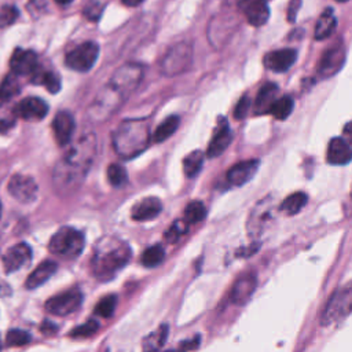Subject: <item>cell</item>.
Returning a JSON list of instances; mask_svg holds the SVG:
<instances>
[{
	"instance_id": "49",
	"label": "cell",
	"mask_w": 352,
	"mask_h": 352,
	"mask_svg": "<svg viewBox=\"0 0 352 352\" xmlns=\"http://www.w3.org/2000/svg\"><path fill=\"white\" fill-rule=\"evenodd\" d=\"M58 4H60V6H67V4H70L72 1H74V0H55Z\"/></svg>"
},
{
	"instance_id": "48",
	"label": "cell",
	"mask_w": 352,
	"mask_h": 352,
	"mask_svg": "<svg viewBox=\"0 0 352 352\" xmlns=\"http://www.w3.org/2000/svg\"><path fill=\"white\" fill-rule=\"evenodd\" d=\"M125 6H128V7H136V6H139L140 3H143V0H121Z\"/></svg>"
},
{
	"instance_id": "28",
	"label": "cell",
	"mask_w": 352,
	"mask_h": 352,
	"mask_svg": "<svg viewBox=\"0 0 352 352\" xmlns=\"http://www.w3.org/2000/svg\"><path fill=\"white\" fill-rule=\"evenodd\" d=\"M308 201V197L305 192L302 191H297V192H293L290 194L287 198H285L279 206L280 212L286 213L287 216H293L296 213H298L307 204Z\"/></svg>"
},
{
	"instance_id": "31",
	"label": "cell",
	"mask_w": 352,
	"mask_h": 352,
	"mask_svg": "<svg viewBox=\"0 0 352 352\" xmlns=\"http://www.w3.org/2000/svg\"><path fill=\"white\" fill-rule=\"evenodd\" d=\"M166 336H168V326L162 324L158 330H155L154 333H151L144 338L143 341L144 352H158L160 348L166 341Z\"/></svg>"
},
{
	"instance_id": "36",
	"label": "cell",
	"mask_w": 352,
	"mask_h": 352,
	"mask_svg": "<svg viewBox=\"0 0 352 352\" xmlns=\"http://www.w3.org/2000/svg\"><path fill=\"white\" fill-rule=\"evenodd\" d=\"M128 175L125 169L118 164H111L107 166V180L114 187H121L126 183Z\"/></svg>"
},
{
	"instance_id": "13",
	"label": "cell",
	"mask_w": 352,
	"mask_h": 352,
	"mask_svg": "<svg viewBox=\"0 0 352 352\" xmlns=\"http://www.w3.org/2000/svg\"><path fill=\"white\" fill-rule=\"evenodd\" d=\"M10 67L15 76H32L38 69L37 55L30 50L16 48L10 59Z\"/></svg>"
},
{
	"instance_id": "19",
	"label": "cell",
	"mask_w": 352,
	"mask_h": 352,
	"mask_svg": "<svg viewBox=\"0 0 352 352\" xmlns=\"http://www.w3.org/2000/svg\"><path fill=\"white\" fill-rule=\"evenodd\" d=\"M257 286V278L253 274L239 276L231 289V301L235 305H243L249 301Z\"/></svg>"
},
{
	"instance_id": "41",
	"label": "cell",
	"mask_w": 352,
	"mask_h": 352,
	"mask_svg": "<svg viewBox=\"0 0 352 352\" xmlns=\"http://www.w3.org/2000/svg\"><path fill=\"white\" fill-rule=\"evenodd\" d=\"M186 231H187V223L184 221V220H177V221H175L170 227H169V230L165 232V239L168 241V242H170V243H173V242H176L183 234H186Z\"/></svg>"
},
{
	"instance_id": "39",
	"label": "cell",
	"mask_w": 352,
	"mask_h": 352,
	"mask_svg": "<svg viewBox=\"0 0 352 352\" xmlns=\"http://www.w3.org/2000/svg\"><path fill=\"white\" fill-rule=\"evenodd\" d=\"M30 341V334L21 329H12L7 333L6 344L7 346H22Z\"/></svg>"
},
{
	"instance_id": "21",
	"label": "cell",
	"mask_w": 352,
	"mask_h": 352,
	"mask_svg": "<svg viewBox=\"0 0 352 352\" xmlns=\"http://www.w3.org/2000/svg\"><path fill=\"white\" fill-rule=\"evenodd\" d=\"M260 166L258 160H248L235 164L227 172V180L232 186H242L248 183L257 172Z\"/></svg>"
},
{
	"instance_id": "30",
	"label": "cell",
	"mask_w": 352,
	"mask_h": 352,
	"mask_svg": "<svg viewBox=\"0 0 352 352\" xmlns=\"http://www.w3.org/2000/svg\"><path fill=\"white\" fill-rule=\"evenodd\" d=\"M204 164V153L199 150H194L190 154H187L183 160V170L186 176L194 177L199 173Z\"/></svg>"
},
{
	"instance_id": "7",
	"label": "cell",
	"mask_w": 352,
	"mask_h": 352,
	"mask_svg": "<svg viewBox=\"0 0 352 352\" xmlns=\"http://www.w3.org/2000/svg\"><path fill=\"white\" fill-rule=\"evenodd\" d=\"M192 62V50L187 43H179L169 50L161 62V73L165 76H176L184 73Z\"/></svg>"
},
{
	"instance_id": "45",
	"label": "cell",
	"mask_w": 352,
	"mask_h": 352,
	"mask_svg": "<svg viewBox=\"0 0 352 352\" xmlns=\"http://www.w3.org/2000/svg\"><path fill=\"white\" fill-rule=\"evenodd\" d=\"M300 6H301V0H290L289 8H287V19L290 22L296 21V16H297V12L300 10Z\"/></svg>"
},
{
	"instance_id": "5",
	"label": "cell",
	"mask_w": 352,
	"mask_h": 352,
	"mask_svg": "<svg viewBox=\"0 0 352 352\" xmlns=\"http://www.w3.org/2000/svg\"><path fill=\"white\" fill-rule=\"evenodd\" d=\"M84 243L85 239L81 231L73 227H62L51 236L48 249L56 256L65 258H76L81 254Z\"/></svg>"
},
{
	"instance_id": "4",
	"label": "cell",
	"mask_w": 352,
	"mask_h": 352,
	"mask_svg": "<svg viewBox=\"0 0 352 352\" xmlns=\"http://www.w3.org/2000/svg\"><path fill=\"white\" fill-rule=\"evenodd\" d=\"M148 126L142 120H128L118 125L113 133V146L116 153L129 160L139 155L148 144Z\"/></svg>"
},
{
	"instance_id": "22",
	"label": "cell",
	"mask_w": 352,
	"mask_h": 352,
	"mask_svg": "<svg viewBox=\"0 0 352 352\" xmlns=\"http://www.w3.org/2000/svg\"><path fill=\"white\" fill-rule=\"evenodd\" d=\"M162 210V204L157 197H147L140 199L131 209V217L136 221H146L154 219Z\"/></svg>"
},
{
	"instance_id": "46",
	"label": "cell",
	"mask_w": 352,
	"mask_h": 352,
	"mask_svg": "<svg viewBox=\"0 0 352 352\" xmlns=\"http://www.w3.org/2000/svg\"><path fill=\"white\" fill-rule=\"evenodd\" d=\"M41 330H43V333H45V334H52V333L56 331V326L52 324V323H50V322H45V323L43 324Z\"/></svg>"
},
{
	"instance_id": "38",
	"label": "cell",
	"mask_w": 352,
	"mask_h": 352,
	"mask_svg": "<svg viewBox=\"0 0 352 352\" xmlns=\"http://www.w3.org/2000/svg\"><path fill=\"white\" fill-rule=\"evenodd\" d=\"M99 329V323L95 319H89L85 323L74 327L70 333V337L73 338H85V337H91L92 334L96 333V330Z\"/></svg>"
},
{
	"instance_id": "51",
	"label": "cell",
	"mask_w": 352,
	"mask_h": 352,
	"mask_svg": "<svg viewBox=\"0 0 352 352\" xmlns=\"http://www.w3.org/2000/svg\"><path fill=\"white\" fill-rule=\"evenodd\" d=\"M166 352H180V351H166Z\"/></svg>"
},
{
	"instance_id": "52",
	"label": "cell",
	"mask_w": 352,
	"mask_h": 352,
	"mask_svg": "<svg viewBox=\"0 0 352 352\" xmlns=\"http://www.w3.org/2000/svg\"><path fill=\"white\" fill-rule=\"evenodd\" d=\"M0 213H1V204H0Z\"/></svg>"
},
{
	"instance_id": "23",
	"label": "cell",
	"mask_w": 352,
	"mask_h": 352,
	"mask_svg": "<svg viewBox=\"0 0 352 352\" xmlns=\"http://www.w3.org/2000/svg\"><path fill=\"white\" fill-rule=\"evenodd\" d=\"M326 160L331 165H346L351 161V147L344 138H333L329 142Z\"/></svg>"
},
{
	"instance_id": "6",
	"label": "cell",
	"mask_w": 352,
	"mask_h": 352,
	"mask_svg": "<svg viewBox=\"0 0 352 352\" xmlns=\"http://www.w3.org/2000/svg\"><path fill=\"white\" fill-rule=\"evenodd\" d=\"M351 308H352V287L351 285H346L344 287H340L330 296L323 309V314L320 316V324L330 326L344 319L345 316L349 315Z\"/></svg>"
},
{
	"instance_id": "37",
	"label": "cell",
	"mask_w": 352,
	"mask_h": 352,
	"mask_svg": "<svg viewBox=\"0 0 352 352\" xmlns=\"http://www.w3.org/2000/svg\"><path fill=\"white\" fill-rule=\"evenodd\" d=\"M117 298L114 294L104 296L95 307V314H98L102 318H110L116 309Z\"/></svg>"
},
{
	"instance_id": "11",
	"label": "cell",
	"mask_w": 352,
	"mask_h": 352,
	"mask_svg": "<svg viewBox=\"0 0 352 352\" xmlns=\"http://www.w3.org/2000/svg\"><path fill=\"white\" fill-rule=\"evenodd\" d=\"M37 184L28 175H14L8 182V192L22 204H30L37 197Z\"/></svg>"
},
{
	"instance_id": "10",
	"label": "cell",
	"mask_w": 352,
	"mask_h": 352,
	"mask_svg": "<svg viewBox=\"0 0 352 352\" xmlns=\"http://www.w3.org/2000/svg\"><path fill=\"white\" fill-rule=\"evenodd\" d=\"M274 199L271 195L258 201L252 209L248 219V232L252 238L260 236L272 220Z\"/></svg>"
},
{
	"instance_id": "33",
	"label": "cell",
	"mask_w": 352,
	"mask_h": 352,
	"mask_svg": "<svg viewBox=\"0 0 352 352\" xmlns=\"http://www.w3.org/2000/svg\"><path fill=\"white\" fill-rule=\"evenodd\" d=\"M165 258V250L161 245H153L150 248H147L142 256H140V263L144 267H155L158 264L162 263V260Z\"/></svg>"
},
{
	"instance_id": "24",
	"label": "cell",
	"mask_w": 352,
	"mask_h": 352,
	"mask_svg": "<svg viewBox=\"0 0 352 352\" xmlns=\"http://www.w3.org/2000/svg\"><path fill=\"white\" fill-rule=\"evenodd\" d=\"M58 265L55 261L52 260H44L43 263H40L32 272L30 275L28 276L26 282H25V286L28 289H36L38 286H41L44 282H47L52 275L54 272L56 271Z\"/></svg>"
},
{
	"instance_id": "40",
	"label": "cell",
	"mask_w": 352,
	"mask_h": 352,
	"mask_svg": "<svg viewBox=\"0 0 352 352\" xmlns=\"http://www.w3.org/2000/svg\"><path fill=\"white\" fill-rule=\"evenodd\" d=\"M18 18V10L16 7L11 4H6L0 7V28H7L12 25Z\"/></svg>"
},
{
	"instance_id": "25",
	"label": "cell",
	"mask_w": 352,
	"mask_h": 352,
	"mask_svg": "<svg viewBox=\"0 0 352 352\" xmlns=\"http://www.w3.org/2000/svg\"><path fill=\"white\" fill-rule=\"evenodd\" d=\"M278 87L274 84V82H267L264 84L257 96H256V100H254V104H253V111L254 114H264V113H268L272 103L276 100V94H278Z\"/></svg>"
},
{
	"instance_id": "1",
	"label": "cell",
	"mask_w": 352,
	"mask_h": 352,
	"mask_svg": "<svg viewBox=\"0 0 352 352\" xmlns=\"http://www.w3.org/2000/svg\"><path fill=\"white\" fill-rule=\"evenodd\" d=\"M98 151L94 133L88 132L74 140L54 168V187L59 194L76 191L89 172Z\"/></svg>"
},
{
	"instance_id": "26",
	"label": "cell",
	"mask_w": 352,
	"mask_h": 352,
	"mask_svg": "<svg viewBox=\"0 0 352 352\" xmlns=\"http://www.w3.org/2000/svg\"><path fill=\"white\" fill-rule=\"evenodd\" d=\"M336 25H337V21H336V16H334V12L331 8H326L318 22H316V26H315V38L316 40H323V38H327L336 29Z\"/></svg>"
},
{
	"instance_id": "42",
	"label": "cell",
	"mask_w": 352,
	"mask_h": 352,
	"mask_svg": "<svg viewBox=\"0 0 352 352\" xmlns=\"http://www.w3.org/2000/svg\"><path fill=\"white\" fill-rule=\"evenodd\" d=\"M16 120V116L14 113V109H10L7 106L0 107V132H6L10 128L14 126Z\"/></svg>"
},
{
	"instance_id": "12",
	"label": "cell",
	"mask_w": 352,
	"mask_h": 352,
	"mask_svg": "<svg viewBox=\"0 0 352 352\" xmlns=\"http://www.w3.org/2000/svg\"><path fill=\"white\" fill-rule=\"evenodd\" d=\"M14 113L16 117L23 118L26 121H40L48 113V104L40 98H25L14 107Z\"/></svg>"
},
{
	"instance_id": "27",
	"label": "cell",
	"mask_w": 352,
	"mask_h": 352,
	"mask_svg": "<svg viewBox=\"0 0 352 352\" xmlns=\"http://www.w3.org/2000/svg\"><path fill=\"white\" fill-rule=\"evenodd\" d=\"M30 80L34 84H41L44 85L51 94H56L60 89V78L56 73L48 72V70H36L32 76Z\"/></svg>"
},
{
	"instance_id": "14",
	"label": "cell",
	"mask_w": 352,
	"mask_h": 352,
	"mask_svg": "<svg viewBox=\"0 0 352 352\" xmlns=\"http://www.w3.org/2000/svg\"><path fill=\"white\" fill-rule=\"evenodd\" d=\"M231 139H232V133L230 131L227 120L224 117H219L216 129L213 132V138H212L210 143L208 144L206 155L209 158L219 157L220 154H223L226 151V148L231 143Z\"/></svg>"
},
{
	"instance_id": "50",
	"label": "cell",
	"mask_w": 352,
	"mask_h": 352,
	"mask_svg": "<svg viewBox=\"0 0 352 352\" xmlns=\"http://www.w3.org/2000/svg\"><path fill=\"white\" fill-rule=\"evenodd\" d=\"M336 1H338V3H346V1H349V0H336Z\"/></svg>"
},
{
	"instance_id": "34",
	"label": "cell",
	"mask_w": 352,
	"mask_h": 352,
	"mask_svg": "<svg viewBox=\"0 0 352 352\" xmlns=\"http://www.w3.org/2000/svg\"><path fill=\"white\" fill-rule=\"evenodd\" d=\"M206 216V208L201 201H191L184 209V221L187 224H194L202 221Z\"/></svg>"
},
{
	"instance_id": "35",
	"label": "cell",
	"mask_w": 352,
	"mask_h": 352,
	"mask_svg": "<svg viewBox=\"0 0 352 352\" xmlns=\"http://www.w3.org/2000/svg\"><path fill=\"white\" fill-rule=\"evenodd\" d=\"M21 91L18 76L8 74L1 82H0V100L6 102L10 100L12 96H15Z\"/></svg>"
},
{
	"instance_id": "20",
	"label": "cell",
	"mask_w": 352,
	"mask_h": 352,
	"mask_svg": "<svg viewBox=\"0 0 352 352\" xmlns=\"http://www.w3.org/2000/svg\"><path fill=\"white\" fill-rule=\"evenodd\" d=\"M74 118L67 111H59L52 120V131L55 140L59 146H66L70 143V139L74 132Z\"/></svg>"
},
{
	"instance_id": "32",
	"label": "cell",
	"mask_w": 352,
	"mask_h": 352,
	"mask_svg": "<svg viewBox=\"0 0 352 352\" xmlns=\"http://www.w3.org/2000/svg\"><path fill=\"white\" fill-rule=\"evenodd\" d=\"M293 107H294L293 99L290 96H282L272 103L268 113L276 120H286L293 111Z\"/></svg>"
},
{
	"instance_id": "9",
	"label": "cell",
	"mask_w": 352,
	"mask_h": 352,
	"mask_svg": "<svg viewBox=\"0 0 352 352\" xmlns=\"http://www.w3.org/2000/svg\"><path fill=\"white\" fill-rule=\"evenodd\" d=\"M81 302H82V293L80 292V289L73 287L51 297L50 300L45 301L44 307H45V311L52 315L66 316L77 311Z\"/></svg>"
},
{
	"instance_id": "44",
	"label": "cell",
	"mask_w": 352,
	"mask_h": 352,
	"mask_svg": "<svg viewBox=\"0 0 352 352\" xmlns=\"http://www.w3.org/2000/svg\"><path fill=\"white\" fill-rule=\"evenodd\" d=\"M102 4L99 1H89L84 8V15L89 21H98L102 14Z\"/></svg>"
},
{
	"instance_id": "17",
	"label": "cell",
	"mask_w": 352,
	"mask_h": 352,
	"mask_svg": "<svg viewBox=\"0 0 352 352\" xmlns=\"http://www.w3.org/2000/svg\"><path fill=\"white\" fill-rule=\"evenodd\" d=\"M344 60H345V50L342 45L338 44V45L329 48L324 52V55L322 56L320 63H319L318 72H319L320 77L327 78V77L336 74L344 65Z\"/></svg>"
},
{
	"instance_id": "29",
	"label": "cell",
	"mask_w": 352,
	"mask_h": 352,
	"mask_svg": "<svg viewBox=\"0 0 352 352\" xmlns=\"http://www.w3.org/2000/svg\"><path fill=\"white\" fill-rule=\"evenodd\" d=\"M179 122H180V118L179 116H169L168 118H165L155 129L154 135H153V140L155 143H160V142H164L166 140L169 136H172L175 133V131L177 129L179 126Z\"/></svg>"
},
{
	"instance_id": "2",
	"label": "cell",
	"mask_w": 352,
	"mask_h": 352,
	"mask_svg": "<svg viewBox=\"0 0 352 352\" xmlns=\"http://www.w3.org/2000/svg\"><path fill=\"white\" fill-rule=\"evenodd\" d=\"M142 77L143 69L136 63H126L117 69L92 102L88 110L89 118L94 122H103L111 117L136 89Z\"/></svg>"
},
{
	"instance_id": "43",
	"label": "cell",
	"mask_w": 352,
	"mask_h": 352,
	"mask_svg": "<svg viewBox=\"0 0 352 352\" xmlns=\"http://www.w3.org/2000/svg\"><path fill=\"white\" fill-rule=\"evenodd\" d=\"M250 106H252V100H250V98L249 96H242L239 100H238V103H236V106H235V110H234V117L236 118V120H242V118H245L246 117V114H248V111H249V109H250Z\"/></svg>"
},
{
	"instance_id": "18",
	"label": "cell",
	"mask_w": 352,
	"mask_h": 352,
	"mask_svg": "<svg viewBox=\"0 0 352 352\" xmlns=\"http://www.w3.org/2000/svg\"><path fill=\"white\" fill-rule=\"evenodd\" d=\"M241 10L245 14L246 21L252 26H263L270 16V8L265 0H242Z\"/></svg>"
},
{
	"instance_id": "3",
	"label": "cell",
	"mask_w": 352,
	"mask_h": 352,
	"mask_svg": "<svg viewBox=\"0 0 352 352\" xmlns=\"http://www.w3.org/2000/svg\"><path fill=\"white\" fill-rule=\"evenodd\" d=\"M131 254L132 250L126 242L114 236L100 239L94 250L91 263L95 278L103 282L110 280L128 264Z\"/></svg>"
},
{
	"instance_id": "15",
	"label": "cell",
	"mask_w": 352,
	"mask_h": 352,
	"mask_svg": "<svg viewBox=\"0 0 352 352\" xmlns=\"http://www.w3.org/2000/svg\"><path fill=\"white\" fill-rule=\"evenodd\" d=\"M32 258V249L29 245L21 242L11 246L3 256V267L7 274L21 270Z\"/></svg>"
},
{
	"instance_id": "47",
	"label": "cell",
	"mask_w": 352,
	"mask_h": 352,
	"mask_svg": "<svg viewBox=\"0 0 352 352\" xmlns=\"http://www.w3.org/2000/svg\"><path fill=\"white\" fill-rule=\"evenodd\" d=\"M8 294H11L10 286H8L6 282L0 280V296H1V297H6V296H8Z\"/></svg>"
},
{
	"instance_id": "8",
	"label": "cell",
	"mask_w": 352,
	"mask_h": 352,
	"mask_svg": "<svg viewBox=\"0 0 352 352\" xmlns=\"http://www.w3.org/2000/svg\"><path fill=\"white\" fill-rule=\"evenodd\" d=\"M99 55V45L95 41H85L73 48L65 56V63L69 69L84 73L92 69Z\"/></svg>"
},
{
	"instance_id": "16",
	"label": "cell",
	"mask_w": 352,
	"mask_h": 352,
	"mask_svg": "<svg viewBox=\"0 0 352 352\" xmlns=\"http://www.w3.org/2000/svg\"><path fill=\"white\" fill-rule=\"evenodd\" d=\"M296 59H297V52L294 50L282 48V50L268 52L264 56L263 62L267 69L276 72V73H282V72L289 70L293 66V63L296 62Z\"/></svg>"
}]
</instances>
